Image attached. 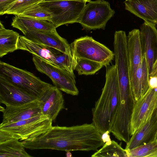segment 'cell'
<instances>
[{"mask_svg": "<svg viewBox=\"0 0 157 157\" xmlns=\"http://www.w3.org/2000/svg\"><path fill=\"white\" fill-rule=\"evenodd\" d=\"M13 139L0 143V157H30L21 142Z\"/></svg>", "mask_w": 157, "mask_h": 157, "instance_id": "obj_21", "label": "cell"}, {"mask_svg": "<svg viewBox=\"0 0 157 157\" xmlns=\"http://www.w3.org/2000/svg\"><path fill=\"white\" fill-rule=\"evenodd\" d=\"M127 0H125V1H127Z\"/></svg>", "mask_w": 157, "mask_h": 157, "instance_id": "obj_36", "label": "cell"}, {"mask_svg": "<svg viewBox=\"0 0 157 157\" xmlns=\"http://www.w3.org/2000/svg\"><path fill=\"white\" fill-rule=\"evenodd\" d=\"M53 121L42 114L23 121L0 125V130L12 134L20 141L34 139L47 132L52 126Z\"/></svg>", "mask_w": 157, "mask_h": 157, "instance_id": "obj_4", "label": "cell"}, {"mask_svg": "<svg viewBox=\"0 0 157 157\" xmlns=\"http://www.w3.org/2000/svg\"><path fill=\"white\" fill-rule=\"evenodd\" d=\"M150 76L157 77V59L153 64L149 78Z\"/></svg>", "mask_w": 157, "mask_h": 157, "instance_id": "obj_30", "label": "cell"}, {"mask_svg": "<svg viewBox=\"0 0 157 157\" xmlns=\"http://www.w3.org/2000/svg\"><path fill=\"white\" fill-rule=\"evenodd\" d=\"M149 75L148 66L146 58L143 56L136 74L131 80L135 102L145 95L149 90Z\"/></svg>", "mask_w": 157, "mask_h": 157, "instance_id": "obj_18", "label": "cell"}, {"mask_svg": "<svg viewBox=\"0 0 157 157\" xmlns=\"http://www.w3.org/2000/svg\"><path fill=\"white\" fill-rule=\"evenodd\" d=\"M36 100L0 76V103L6 106L21 105Z\"/></svg>", "mask_w": 157, "mask_h": 157, "instance_id": "obj_13", "label": "cell"}, {"mask_svg": "<svg viewBox=\"0 0 157 157\" xmlns=\"http://www.w3.org/2000/svg\"><path fill=\"white\" fill-rule=\"evenodd\" d=\"M19 15L51 22L52 17L48 9L40 3L31 6Z\"/></svg>", "mask_w": 157, "mask_h": 157, "instance_id": "obj_25", "label": "cell"}, {"mask_svg": "<svg viewBox=\"0 0 157 157\" xmlns=\"http://www.w3.org/2000/svg\"><path fill=\"white\" fill-rule=\"evenodd\" d=\"M43 0H17L10 6L4 14L19 15L31 6L39 3Z\"/></svg>", "mask_w": 157, "mask_h": 157, "instance_id": "obj_26", "label": "cell"}, {"mask_svg": "<svg viewBox=\"0 0 157 157\" xmlns=\"http://www.w3.org/2000/svg\"><path fill=\"white\" fill-rule=\"evenodd\" d=\"M17 0H0V15H4L8 7Z\"/></svg>", "mask_w": 157, "mask_h": 157, "instance_id": "obj_28", "label": "cell"}, {"mask_svg": "<svg viewBox=\"0 0 157 157\" xmlns=\"http://www.w3.org/2000/svg\"><path fill=\"white\" fill-rule=\"evenodd\" d=\"M39 3L49 11L52 16L51 22L56 28L63 25L78 23L86 5V2L74 1H56Z\"/></svg>", "mask_w": 157, "mask_h": 157, "instance_id": "obj_7", "label": "cell"}, {"mask_svg": "<svg viewBox=\"0 0 157 157\" xmlns=\"http://www.w3.org/2000/svg\"><path fill=\"white\" fill-rule=\"evenodd\" d=\"M115 13L109 2L104 0L91 1L85 5L78 23L86 30L104 29Z\"/></svg>", "mask_w": 157, "mask_h": 157, "instance_id": "obj_6", "label": "cell"}, {"mask_svg": "<svg viewBox=\"0 0 157 157\" xmlns=\"http://www.w3.org/2000/svg\"><path fill=\"white\" fill-rule=\"evenodd\" d=\"M148 82L150 88L152 89L157 88V77H150Z\"/></svg>", "mask_w": 157, "mask_h": 157, "instance_id": "obj_29", "label": "cell"}, {"mask_svg": "<svg viewBox=\"0 0 157 157\" xmlns=\"http://www.w3.org/2000/svg\"><path fill=\"white\" fill-rule=\"evenodd\" d=\"M156 140L157 141V134L156 136Z\"/></svg>", "mask_w": 157, "mask_h": 157, "instance_id": "obj_35", "label": "cell"}, {"mask_svg": "<svg viewBox=\"0 0 157 157\" xmlns=\"http://www.w3.org/2000/svg\"><path fill=\"white\" fill-rule=\"evenodd\" d=\"M56 1H76L81 2H89L91 0H43L42 2H48Z\"/></svg>", "mask_w": 157, "mask_h": 157, "instance_id": "obj_32", "label": "cell"}, {"mask_svg": "<svg viewBox=\"0 0 157 157\" xmlns=\"http://www.w3.org/2000/svg\"><path fill=\"white\" fill-rule=\"evenodd\" d=\"M157 117L154 113L151 118L136 131L126 143L125 149H131L156 140Z\"/></svg>", "mask_w": 157, "mask_h": 157, "instance_id": "obj_17", "label": "cell"}, {"mask_svg": "<svg viewBox=\"0 0 157 157\" xmlns=\"http://www.w3.org/2000/svg\"><path fill=\"white\" fill-rule=\"evenodd\" d=\"M70 45L72 55L75 59H89L106 67L109 66L114 57V53L91 36H85L78 38Z\"/></svg>", "mask_w": 157, "mask_h": 157, "instance_id": "obj_3", "label": "cell"}, {"mask_svg": "<svg viewBox=\"0 0 157 157\" xmlns=\"http://www.w3.org/2000/svg\"><path fill=\"white\" fill-rule=\"evenodd\" d=\"M125 9L144 21L157 25V0H128Z\"/></svg>", "mask_w": 157, "mask_h": 157, "instance_id": "obj_14", "label": "cell"}, {"mask_svg": "<svg viewBox=\"0 0 157 157\" xmlns=\"http://www.w3.org/2000/svg\"><path fill=\"white\" fill-rule=\"evenodd\" d=\"M11 25L23 34L29 31H51L56 29L50 21L16 15L13 18Z\"/></svg>", "mask_w": 157, "mask_h": 157, "instance_id": "obj_19", "label": "cell"}, {"mask_svg": "<svg viewBox=\"0 0 157 157\" xmlns=\"http://www.w3.org/2000/svg\"><path fill=\"white\" fill-rule=\"evenodd\" d=\"M91 155L93 157H127L126 151L115 141L105 143Z\"/></svg>", "mask_w": 157, "mask_h": 157, "instance_id": "obj_22", "label": "cell"}, {"mask_svg": "<svg viewBox=\"0 0 157 157\" xmlns=\"http://www.w3.org/2000/svg\"><path fill=\"white\" fill-rule=\"evenodd\" d=\"M157 108V88H149L134 104L131 116V136L152 117Z\"/></svg>", "mask_w": 157, "mask_h": 157, "instance_id": "obj_8", "label": "cell"}, {"mask_svg": "<svg viewBox=\"0 0 157 157\" xmlns=\"http://www.w3.org/2000/svg\"><path fill=\"white\" fill-rule=\"evenodd\" d=\"M39 101L42 114L53 121L64 108V101L61 90L54 86L47 90Z\"/></svg>", "mask_w": 157, "mask_h": 157, "instance_id": "obj_12", "label": "cell"}, {"mask_svg": "<svg viewBox=\"0 0 157 157\" xmlns=\"http://www.w3.org/2000/svg\"><path fill=\"white\" fill-rule=\"evenodd\" d=\"M110 132L109 131H107L101 134V138L104 143L111 140L109 135Z\"/></svg>", "mask_w": 157, "mask_h": 157, "instance_id": "obj_31", "label": "cell"}, {"mask_svg": "<svg viewBox=\"0 0 157 157\" xmlns=\"http://www.w3.org/2000/svg\"><path fill=\"white\" fill-rule=\"evenodd\" d=\"M140 41L143 55L146 58L150 75L157 59V29L155 25L144 21L140 27Z\"/></svg>", "mask_w": 157, "mask_h": 157, "instance_id": "obj_9", "label": "cell"}, {"mask_svg": "<svg viewBox=\"0 0 157 157\" xmlns=\"http://www.w3.org/2000/svg\"><path fill=\"white\" fill-rule=\"evenodd\" d=\"M0 76L15 87L39 100L52 86L33 73L0 60Z\"/></svg>", "mask_w": 157, "mask_h": 157, "instance_id": "obj_2", "label": "cell"}, {"mask_svg": "<svg viewBox=\"0 0 157 157\" xmlns=\"http://www.w3.org/2000/svg\"><path fill=\"white\" fill-rule=\"evenodd\" d=\"M125 150L127 157H149L157 150V141L155 140L132 149Z\"/></svg>", "mask_w": 157, "mask_h": 157, "instance_id": "obj_24", "label": "cell"}, {"mask_svg": "<svg viewBox=\"0 0 157 157\" xmlns=\"http://www.w3.org/2000/svg\"><path fill=\"white\" fill-rule=\"evenodd\" d=\"M140 31L134 29L127 36V46L130 80L134 77L140 66L143 57Z\"/></svg>", "mask_w": 157, "mask_h": 157, "instance_id": "obj_15", "label": "cell"}, {"mask_svg": "<svg viewBox=\"0 0 157 157\" xmlns=\"http://www.w3.org/2000/svg\"><path fill=\"white\" fill-rule=\"evenodd\" d=\"M75 70L79 75L94 74L104 66L99 63L87 59L77 58Z\"/></svg>", "mask_w": 157, "mask_h": 157, "instance_id": "obj_23", "label": "cell"}, {"mask_svg": "<svg viewBox=\"0 0 157 157\" xmlns=\"http://www.w3.org/2000/svg\"><path fill=\"white\" fill-rule=\"evenodd\" d=\"M149 157H157V150L150 155Z\"/></svg>", "mask_w": 157, "mask_h": 157, "instance_id": "obj_33", "label": "cell"}, {"mask_svg": "<svg viewBox=\"0 0 157 157\" xmlns=\"http://www.w3.org/2000/svg\"><path fill=\"white\" fill-rule=\"evenodd\" d=\"M20 35L12 30L6 29L0 22V57L17 50Z\"/></svg>", "mask_w": 157, "mask_h": 157, "instance_id": "obj_20", "label": "cell"}, {"mask_svg": "<svg viewBox=\"0 0 157 157\" xmlns=\"http://www.w3.org/2000/svg\"><path fill=\"white\" fill-rule=\"evenodd\" d=\"M6 106L2 112V120L0 125L23 121L42 114L38 100L19 106Z\"/></svg>", "mask_w": 157, "mask_h": 157, "instance_id": "obj_11", "label": "cell"}, {"mask_svg": "<svg viewBox=\"0 0 157 157\" xmlns=\"http://www.w3.org/2000/svg\"><path fill=\"white\" fill-rule=\"evenodd\" d=\"M55 61L56 65L62 67L75 76L74 73L76 64V59L72 55L65 53L56 56Z\"/></svg>", "mask_w": 157, "mask_h": 157, "instance_id": "obj_27", "label": "cell"}, {"mask_svg": "<svg viewBox=\"0 0 157 157\" xmlns=\"http://www.w3.org/2000/svg\"><path fill=\"white\" fill-rule=\"evenodd\" d=\"M24 34L36 43L54 48L62 53L72 55L70 44L58 34L56 29L51 31H29Z\"/></svg>", "mask_w": 157, "mask_h": 157, "instance_id": "obj_10", "label": "cell"}, {"mask_svg": "<svg viewBox=\"0 0 157 157\" xmlns=\"http://www.w3.org/2000/svg\"><path fill=\"white\" fill-rule=\"evenodd\" d=\"M120 103V90L115 65L106 67L101 94L92 109V123L102 134L111 132Z\"/></svg>", "mask_w": 157, "mask_h": 157, "instance_id": "obj_1", "label": "cell"}, {"mask_svg": "<svg viewBox=\"0 0 157 157\" xmlns=\"http://www.w3.org/2000/svg\"><path fill=\"white\" fill-rule=\"evenodd\" d=\"M17 50L29 52L56 66L55 57L62 53L54 48L36 43L22 35L19 36Z\"/></svg>", "mask_w": 157, "mask_h": 157, "instance_id": "obj_16", "label": "cell"}, {"mask_svg": "<svg viewBox=\"0 0 157 157\" xmlns=\"http://www.w3.org/2000/svg\"><path fill=\"white\" fill-rule=\"evenodd\" d=\"M32 55V60L36 70L48 76L54 86L67 94L78 95L79 91L76 86L75 76L62 67Z\"/></svg>", "mask_w": 157, "mask_h": 157, "instance_id": "obj_5", "label": "cell"}, {"mask_svg": "<svg viewBox=\"0 0 157 157\" xmlns=\"http://www.w3.org/2000/svg\"><path fill=\"white\" fill-rule=\"evenodd\" d=\"M154 114L155 116L157 117V108L155 110V111L154 113Z\"/></svg>", "mask_w": 157, "mask_h": 157, "instance_id": "obj_34", "label": "cell"}]
</instances>
